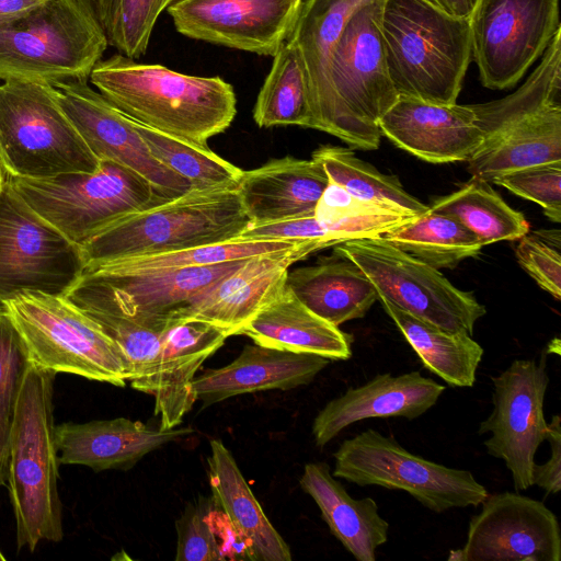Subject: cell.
<instances>
[{
	"label": "cell",
	"mask_w": 561,
	"mask_h": 561,
	"mask_svg": "<svg viewBox=\"0 0 561 561\" xmlns=\"http://www.w3.org/2000/svg\"><path fill=\"white\" fill-rule=\"evenodd\" d=\"M302 0H178L167 12L192 39L274 56L291 33Z\"/></svg>",
	"instance_id": "18"
},
{
	"label": "cell",
	"mask_w": 561,
	"mask_h": 561,
	"mask_svg": "<svg viewBox=\"0 0 561 561\" xmlns=\"http://www.w3.org/2000/svg\"><path fill=\"white\" fill-rule=\"evenodd\" d=\"M108 45L94 0H44L0 16V79L89 81Z\"/></svg>",
	"instance_id": "5"
},
{
	"label": "cell",
	"mask_w": 561,
	"mask_h": 561,
	"mask_svg": "<svg viewBox=\"0 0 561 561\" xmlns=\"http://www.w3.org/2000/svg\"><path fill=\"white\" fill-rule=\"evenodd\" d=\"M370 1L374 0H302L287 41L295 45L306 68L310 128L327 131L331 113V51L353 12Z\"/></svg>",
	"instance_id": "28"
},
{
	"label": "cell",
	"mask_w": 561,
	"mask_h": 561,
	"mask_svg": "<svg viewBox=\"0 0 561 561\" xmlns=\"http://www.w3.org/2000/svg\"><path fill=\"white\" fill-rule=\"evenodd\" d=\"M224 560H252L248 540L215 504L206 515Z\"/></svg>",
	"instance_id": "46"
},
{
	"label": "cell",
	"mask_w": 561,
	"mask_h": 561,
	"mask_svg": "<svg viewBox=\"0 0 561 561\" xmlns=\"http://www.w3.org/2000/svg\"><path fill=\"white\" fill-rule=\"evenodd\" d=\"M307 242L310 241L285 239L230 241L174 252L126 257L90 266H106L121 270L206 266L236 260L285 253Z\"/></svg>",
	"instance_id": "39"
},
{
	"label": "cell",
	"mask_w": 561,
	"mask_h": 561,
	"mask_svg": "<svg viewBox=\"0 0 561 561\" xmlns=\"http://www.w3.org/2000/svg\"><path fill=\"white\" fill-rule=\"evenodd\" d=\"M135 121V119H134ZM154 159L185 179L194 191L237 188L243 170L211 151L160 133L135 121Z\"/></svg>",
	"instance_id": "37"
},
{
	"label": "cell",
	"mask_w": 561,
	"mask_h": 561,
	"mask_svg": "<svg viewBox=\"0 0 561 561\" xmlns=\"http://www.w3.org/2000/svg\"><path fill=\"white\" fill-rule=\"evenodd\" d=\"M491 380L493 410L478 434H491L483 443L488 454L505 462L515 491H525L533 485L535 455L548 428L543 413L547 356L542 354L539 362L516 359Z\"/></svg>",
	"instance_id": "16"
},
{
	"label": "cell",
	"mask_w": 561,
	"mask_h": 561,
	"mask_svg": "<svg viewBox=\"0 0 561 561\" xmlns=\"http://www.w3.org/2000/svg\"><path fill=\"white\" fill-rule=\"evenodd\" d=\"M53 87L61 108L99 160L113 161L135 171L164 199L191 191L185 179L152 157L135 121L93 90L88 81H66Z\"/></svg>",
	"instance_id": "19"
},
{
	"label": "cell",
	"mask_w": 561,
	"mask_h": 561,
	"mask_svg": "<svg viewBox=\"0 0 561 561\" xmlns=\"http://www.w3.org/2000/svg\"><path fill=\"white\" fill-rule=\"evenodd\" d=\"M546 440L550 445V457L542 465H534L533 485L543 489L548 494L561 490V419L554 415L548 423Z\"/></svg>",
	"instance_id": "45"
},
{
	"label": "cell",
	"mask_w": 561,
	"mask_h": 561,
	"mask_svg": "<svg viewBox=\"0 0 561 561\" xmlns=\"http://www.w3.org/2000/svg\"><path fill=\"white\" fill-rule=\"evenodd\" d=\"M178 0H94L108 44L137 59L146 54L163 11Z\"/></svg>",
	"instance_id": "40"
},
{
	"label": "cell",
	"mask_w": 561,
	"mask_h": 561,
	"mask_svg": "<svg viewBox=\"0 0 561 561\" xmlns=\"http://www.w3.org/2000/svg\"><path fill=\"white\" fill-rule=\"evenodd\" d=\"M253 119L259 127L295 125L310 128L306 68L297 48L288 41L273 56L253 107Z\"/></svg>",
	"instance_id": "34"
},
{
	"label": "cell",
	"mask_w": 561,
	"mask_h": 561,
	"mask_svg": "<svg viewBox=\"0 0 561 561\" xmlns=\"http://www.w3.org/2000/svg\"><path fill=\"white\" fill-rule=\"evenodd\" d=\"M43 1L44 0H0V16L25 11Z\"/></svg>",
	"instance_id": "48"
},
{
	"label": "cell",
	"mask_w": 561,
	"mask_h": 561,
	"mask_svg": "<svg viewBox=\"0 0 561 561\" xmlns=\"http://www.w3.org/2000/svg\"><path fill=\"white\" fill-rule=\"evenodd\" d=\"M215 505L213 497L190 503L176 520V561H222L217 540L206 519Z\"/></svg>",
	"instance_id": "44"
},
{
	"label": "cell",
	"mask_w": 561,
	"mask_h": 561,
	"mask_svg": "<svg viewBox=\"0 0 561 561\" xmlns=\"http://www.w3.org/2000/svg\"><path fill=\"white\" fill-rule=\"evenodd\" d=\"M209 445L211 497L248 540L252 561H290L288 545L263 512L230 450L220 439Z\"/></svg>",
	"instance_id": "30"
},
{
	"label": "cell",
	"mask_w": 561,
	"mask_h": 561,
	"mask_svg": "<svg viewBox=\"0 0 561 561\" xmlns=\"http://www.w3.org/2000/svg\"><path fill=\"white\" fill-rule=\"evenodd\" d=\"M8 181L37 215L79 247L113 221L169 201L140 174L107 160H100L93 172L44 179L8 174Z\"/></svg>",
	"instance_id": "9"
},
{
	"label": "cell",
	"mask_w": 561,
	"mask_h": 561,
	"mask_svg": "<svg viewBox=\"0 0 561 561\" xmlns=\"http://www.w3.org/2000/svg\"><path fill=\"white\" fill-rule=\"evenodd\" d=\"M80 310L96 322L123 352L130 369L131 388L153 396L158 386L161 334L164 329L149 325L114 308Z\"/></svg>",
	"instance_id": "38"
},
{
	"label": "cell",
	"mask_w": 561,
	"mask_h": 561,
	"mask_svg": "<svg viewBox=\"0 0 561 561\" xmlns=\"http://www.w3.org/2000/svg\"><path fill=\"white\" fill-rule=\"evenodd\" d=\"M31 365L24 340L0 302V486H7L11 424Z\"/></svg>",
	"instance_id": "41"
},
{
	"label": "cell",
	"mask_w": 561,
	"mask_h": 561,
	"mask_svg": "<svg viewBox=\"0 0 561 561\" xmlns=\"http://www.w3.org/2000/svg\"><path fill=\"white\" fill-rule=\"evenodd\" d=\"M335 253L352 261L378 297L448 332L472 335L485 314L472 293L453 285L437 268L394 247L382 236L347 240Z\"/></svg>",
	"instance_id": "13"
},
{
	"label": "cell",
	"mask_w": 561,
	"mask_h": 561,
	"mask_svg": "<svg viewBox=\"0 0 561 561\" xmlns=\"http://www.w3.org/2000/svg\"><path fill=\"white\" fill-rule=\"evenodd\" d=\"M540 58L516 91L471 104L483 137L468 161L472 176L491 183L505 172L561 161V30Z\"/></svg>",
	"instance_id": "2"
},
{
	"label": "cell",
	"mask_w": 561,
	"mask_h": 561,
	"mask_svg": "<svg viewBox=\"0 0 561 561\" xmlns=\"http://www.w3.org/2000/svg\"><path fill=\"white\" fill-rule=\"evenodd\" d=\"M0 160L9 175L31 179L93 172L100 164L61 108L56 88L15 78L0 84Z\"/></svg>",
	"instance_id": "8"
},
{
	"label": "cell",
	"mask_w": 561,
	"mask_h": 561,
	"mask_svg": "<svg viewBox=\"0 0 561 561\" xmlns=\"http://www.w3.org/2000/svg\"><path fill=\"white\" fill-rule=\"evenodd\" d=\"M56 374L31 365L14 410L9 440L8 481L18 549L34 551L41 540L64 537L55 443Z\"/></svg>",
	"instance_id": "3"
},
{
	"label": "cell",
	"mask_w": 561,
	"mask_h": 561,
	"mask_svg": "<svg viewBox=\"0 0 561 561\" xmlns=\"http://www.w3.org/2000/svg\"><path fill=\"white\" fill-rule=\"evenodd\" d=\"M330 360L257 344L245 345L230 364L195 376L192 386L203 407L262 390H288L310 383Z\"/></svg>",
	"instance_id": "26"
},
{
	"label": "cell",
	"mask_w": 561,
	"mask_h": 561,
	"mask_svg": "<svg viewBox=\"0 0 561 561\" xmlns=\"http://www.w3.org/2000/svg\"><path fill=\"white\" fill-rule=\"evenodd\" d=\"M239 334L261 346L329 360L352 357L353 336L311 311L287 286Z\"/></svg>",
	"instance_id": "27"
},
{
	"label": "cell",
	"mask_w": 561,
	"mask_h": 561,
	"mask_svg": "<svg viewBox=\"0 0 561 561\" xmlns=\"http://www.w3.org/2000/svg\"><path fill=\"white\" fill-rule=\"evenodd\" d=\"M32 365L125 387L129 365L117 344L65 297L25 293L3 304Z\"/></svg>",
	"instance_id": "10"
},
{
	"label": "cell",
	"mask_w": 561,
	"mask_h": 561,
	"mask_svg": "<svg viewBox=\"0 0 561 561\" xmlns=\"http://www.w3.org/2000/svg\"><path fill=\"white\" fill-rule=\"evenodd\" d=\"M444 391L445 386L417 370L397 376L379 374L348 388L318 412L311 427L314 443L321 448L347 426L366 419H417L436 404Z\"/></svg>",
	"instance_id": "21"
},
{
	"label": "cell",
	"mask_w": 561,
	"mask_h": 561,
	"mask_svg": "<svg viewBox=\"0 0 561 561\" xmlns=\"http://www.w3.org/2000/svg\"><path fill=\"white\" fill-rule=\"evenodd\" d=\"M491 182L535 202L551 221H561V161L505 172Z\"/></svg>",
	"instance_id": "42"
},
{
	"label": "cell",
	"mask_w": 561,
	"mask_h": 561,
	"mask_svg": "<svg viewBox=\"0 0 561 561\" xmlns=\"http://www.w3.org/2000/svg\"><path fill=\"white\" fill-rule=\"evenodd\" d=\"M378 127L397 147L431 163L468 162L482 144L469 105L436 104L399 96Z\"/></svg>",
	"instance_id": "20"
},
{
	"label": "cell",
	"mask_w": 561,
	"mask_h": 561,
	"mask_svg": "<svg viewBox=\"0 0 561 561\" xmlns=\"http://www.w3.org/2000/svg\"><path fill=\"white\" fill-rule=\"evenodd\" d=\"M299 482L342 546L358 561H375L376 550L388 541L389 531L376 501L352 497L324 462L307 463Z\"/></svg>",
	"instance_id": "29"
},
{
	"label": "cell",
	"mask_w": 561,
	"mask_h": 561,
	"mask_svg": "<svg viewBox=\"0 0 561 561\" xmlns=\"http://www.w3.org/2000/svg\"><path fill=\"white\" fill-rule=\"evenodd\" d=\"M469 21L472 57L491 90L514 87L561 30L559 0H478Z\"/></svg>",
	"instance_id": "15"
},
{
	"label": "cell",
	"mask_w": 561,
	"mask_h": 561,
	"mask_svg": "<svg viewBox=\"0 0 561 561\" xmlns=\"http://www.w3.org/2000/svg\"><path fill=\"white\" fill-rule=\"evenodd\" d=\"M7 181H8V172L5 171V168L0 160V195L4 188Z\"/></svg>",
	"instance_id": "49"
},
{
	"label": "cell",
	"mask_w": 561,
	"mask_h": 561,
	"mask_svg": "<svg viewBox=\"0 0 561 561\" xmlns=\"http://www.w3.org/2000/svg\"><path fill=\"white\" fill-rule=\"evenodd\" d=\"M444 12L457 16L469 18L478 0H425Z\"/></svg>",
	"instance_id": "47"
},
{
	"label": "cell",
	"mask_w": 561,
	"mask_h": 561,
	"mask_svg": "<svg viewBox=\"0 0 561 561\" xmlns=\"http://www.w3.org/2000/svg\"><path fill=\"white\" fill-rule=\"evenodd\" d=\"M333 456L335 478L359 486L404 491L435 513L479 506L488 495L469 470L411 454L393 437L373 428L342 442Z\"/></svg>",
	"instance_id": "12"
},
{
	"label": "cell",
	"mask_w": 561,
	"mask_h": 561,
	"mask_svg": "<svg viewBox=\"0 0 561 561\" xmlns=\"http://www.w3.org/2000/svg\"><path fill=\"white\" fill-rule=\"evenodd\" d=\"M193 432L162 430L125 417L55 425L60 465H81L95 472L128 470L147 454Z\"/></svg>",
	"instance_id": "23"
},
{
	"label": "cell",
	"mask_w": 561,
	"mask_h": 561,
	"mask_svg": "<svg viewBox=\"0 0 561 561\" xmlns=\"http://www.w3.org/2000/svg\"><path fill=\"white\" fill-rule=\"evenodd\" d=\"M311 158L323 165L329 180L351 195L367 202L422 215L430 206L409 194L396 175L379 172L344 147L320 146Z\"/></svg>",
	"instance_id": "36"
},
{
	"label": "cell",
	"mask_w": 561,
	"mask_h": 561,
	"mask_svg": "<svg viewBox=\"0 0 561 561\" xmlns=\"http://www.w3.org/2000/svg\"><path fill=\"white\" fill-rule=\"evenodd\" d=\"M382 3L374 0L353 12L329 61L331 113L325 133L365 150L379 147L378 121L399 98L386 62Z\"/></svg>",
	"instance_id": "7"
},
{
	"label": "cell",
	"mask_w": 561,
	"mask_h": 561,
	"mask_svg": "<svg viewBox=\"0 0 561 561\" xmlns=\"http://www.w3.org/2000/svg\"><path fill=\"white\" fill-rule=\"evenodd\" d=\"M426 369L450 387L470 388L476 383L483 347L465 332H448L378 297Z\"/></svg>",
	"instance_id": "32"
},
{
	"label": "cell",
	"mask_w": 561,
	"mask_h": 561,
	"mask_svg": "<svg viewBox=\"0 0 561 561\" xmlns=\"http://www.w3.org/2000/svg\"><path fill=\"white\" fill-rule=\"evenodd\" d=\"M89 81L128 117L201 148L237 114L233 87L220 77L185 75L121 53L98 61Z\"/></svg>",
	"instance_id": "1"
},
{
	"label": "cell",
	"mask_w": 561,
	"mask_h": 561,
	"mask_svg": "<svg viewBox=\"0 0 561 561\" xmlns=\"http://www.w3.org/2000/svg\"><path fill=\"white\" fill-rule=\"evenodd\" d=\"M380 30L399 96L456 103L472 57L469 18L425 0H383Z\"/></svg>",
	"instance_id": "4"
},
{
	"label": "cell",
	"mask_w": 561,
	"mask_h": 561,
	"mask_svg": "<svg viewBox=\"0 0 561 561\" xmlns=\"http://www.w3.org/2000/svg\"><path fill=\"white\" fill-rule=\"evenodd\" d=\"M430 209L458 220L483 245L514 241L529 231L524 215L510 207L489 181L477 176L456 192L437 198Z\"/></svg>",
	"instance_id": "33"
},
{
	"label": "cell",
	"mask_w": 561,
	"mask_h": 561,
	"mask_svg": "<svg viewBox=\"0 0 561 561\" xmlns=\"http://www.w3.org/2000/svg\"><path fill=\"white\" fill-rule=\"evenodd\" d=\"M85 268L81 247L37 215L7 181L0 195V302L65 297Z\"/></svg>",
	"instance_id": "14"
},
{
	"label": "cell",
	"mask_w": 561,
	"mask_h": 561,
	"mask_svg": "<svg viewBox=\"0 0 561 561\" xmlns=\"http://www.w3.org/2000/svg\"><path fill=\"white\" fill-rule=\"evenodd\" d=\"M286 286L311 311L337 327L363 318L378 299L364 272L341 255L288 272Z\"/></svg>",
	"instance_id": "31"
},
{
	"label": "cell",
	"mask_w": 561,
	"mask_h": 561,
	"mask_svg": "<svg viewBox=\"0 0 561 561\" xmlns=\"http://www.w3.org/2000/svg\"><path fill=\"white\" fill-rule=\"evenodd\" d=\"M515 254L526 273L557 300L561 299L560 230H537L517 239Z\"/></svg>",
	"instance_id": "43"
},
{
	"label": "cell",
	"mask_w": 561,
	"mask_h": 561,
	"mask_svg": "<svg viewBox=\"0 0 561 561\" xmlns=\"http://www.w3.org/2000/svg\"><path fill=\"white\" fill-rule=\"evenodd\" d=\"M228 333L204 320L169 321L161 334L154 415L160 428L178 427L197 401L192 382L203 363L220 348Z\"/></svg>",
	"instance_id": "25"
},
{
	"label": "cell",
	"mask_w": 561,
	"mask_h": 561,
	"mask_svg": "<svg viewBox=\"0 0 561 561\" xmlns=\"http://www.w3.org/2000/svg\"><path fill=\"white\" fill-rule=\"evenodd\" d=\"M328 184L317 159L287 156L243 171L237 190L251 227L314 216Z\"/></svg>",
	"instance_id": "24"
},
{
	"label": "cell",
	"mask_w": 561,
	"mask_h": 561,
	"mask_svg": "<svg viewBox=\"0 0 561 561\" xmlns=\"http://www.w3.org/2000/svg\"><path fill=\"white\" fill-rule=\"evenodd\" d=\"M449 561H560L561 533L543 502L519 492L489 494Z\"/></svg>",
	"instance_id": "17"
},
{
	"label": "cell",
	"mask_w": 561,
	"mask_h": 561,
	"mask_svg": "<svg viewBox=\"0 0 561 561\" xmlns=\"http://www.w3.org/2000/svg\"><path fill=\"white\" fill-rule=\"evenodd\" d=\"M248 227L237 188L191 190L126 215L82 247L85 266L230 242Z\"/></svg>",
	"instance_id": "6"
},
{
	"label": "cell",
	"mask_w": 561,
	"mask_h": 561,
	"mask_svg": "<svg viewBox=\"0 0 561 561\" xmlns=\"http://www.w3.org/2000/svg\"><path fill=\"white\" fill-rule=\"evenodd\" d=\"M321 249V243L310 241L285 253L248 259L210 288L185 318L210 322L229 336L239 335L240 330L285 288L288 267Z\"/></svg>",
	"instance_id": "22"
},
{
	"label": "cell",
	"mask_w": 561,
	"mask_h": 561,
	"mask_svg": "<svg viewBox=\"0 0 561 561\" xmlns=\"http://www.w3.org/2000/svg\"><path fill=\"white\" fill-rule=\"evenodd\" d=\"M386 240L435 268H454L483 244L455 218L431 209L385 233Z\"/></svg>",
	"instance_id": "35"
},
{
	"label": "cell",
	"mask_w": 561,
	"mask_h": 561,
	"mask_svg": "<svg viewBox=\"0 0 561 561\" xmlns=\"http://www.w3.org/2000/svg\"><path fill=\"white\" fill-rule=\"evenodd\" d=\"M5 558L2 556L1 551H0V561H4Z\"/></svg>",
	"instance_id": "50"
},
{
	"label": "cell",
	"mask_w": 561,
	"mask_h": 561,
	"mask_svg": "<svg viewBox=\"0 0 561 561\" xmlns=\"http://www.w3.org/2000/svg\"><path fill=\"white\" fill-rule=\"evenodd\" d=\"M247 260L147 270L88 266L65 298L79 309L114 308L165 329L169 321L185 318L210 288Z\"/></svg>",
	"instance_id": "11"
}]
</instances>
